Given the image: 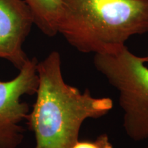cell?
<instances>
[{"instance_id": "obj_1", "label": "cell", "mask_w": 148, "mask_h": 148, "mask_svg": "<svg viewBox=\"0 0 148 148\" xmlns=\"http://www.w3.org/2000/svg\"><path fill=\"white\" fill-rule=\"evenodd\" d=\"M60 55L53 51L37 63L36 99L26 118L35 148H71L84 121L106 115L113 108L109 97H93L64 81Z\"/></svg>"}, {"instance_id": "obj_2", "label": "cell", "mask_w": 148, "mask_h": 148, "mask_svg": "<svg viewBox=\"0 0 148 148\" xmlns=\"http://www.w3.org/2000/svg\"><path fill=\"white\" fill-rule=\"evenodd\" d=\"M58 33L82 53H110L148 32V0H61Z\"/></svg>"}, {"instance_id": "obj_8", "label": "cell", "mask_w": 148, "mask_h": 148, "mask_svg": "<svg viewBox=\"0 0 148 148\" xmlns=\"http://www.w3.org/2000/svg\"><path fill=\"white\" fill-rule=\"evenodd\" d=\"M144 61H145V62H148V54L145 57H143Z\"/></svg>"}, {"instance_id": "obj_4", "label": "cell", "mask_w": 148, "mask_h": 148, "mask_svg": "<svg viewBox=\"0 0 148 148\" xmlns=\"http://www.w3.org/2000/svg\"><path fill=\"white\" fill-rule=\"evenodd\" d=\"M37 63L36 58H29L14 78L0 80V148H16L23 141L24 130L20 123L26 120L29 107L21 97L36 94Z\"/></svg>"}, {"instance_id": "obj_9", "label": "cell", "mask_w": 148, "mask_h": 148, "mask_svg": "<svg viewBox=\"0 0 148 148\" xmlns=\"http://www.w3.org/2000/svg\"><path fill=\"white\" fill-rule=\"evenodd\" d=\"M147 140H148V139H147ZM145 148H148V145H147V147H145Z\"/></svg>"}, {"instance_id": "obj_5", "label": "cell", "mask_w": 148, "mask_h": 148, "mask_svg": "<svg viewBox=\"0 0 148 148\" xmlns=\"http://www.w3.org/2000/svg\"><path fill=\"white\" fill-rule=\"evenodd\" d=\"M34 24L23 0H0V58L19 70L29 58L23 45Z\"/></svg>"}, {"instance_id": "obj_7", "label": "cell", "mask_w": 148, "mask_h": 148, "mask_svg": "<svg viewBox=\"0 0 148 148\" xmlns=\"http://www.w3.org/2000/svg\"><path fill=\"white\" fill-rule=\"evenodd\" d=\"M71 148H113L108 135L102 134L94 140H78Z\"/></svg>"}, {"instance_id": "obj_6", "label": "cell", "mask_w": 148, "mask_h": 148, "mask_svg": "<svg viewBox=\"0 0 148 148\" xmlns=\"http://www.w3.org/2000/svg\"><path fill=\"white\" fill-rule=\"evenodd\" d=\"M32 12L34 24L44 34L54 36L58 34L62 14L61 0H23Z\"/></svg>"}, {"instance_id": "obj_3", "label": "cell", "mask_w": 148, "mask_h": 148, "mask_svg": "<svg viewBox=\"0 0 148 148\" xmlns=\"http://www.w3.org/2000/svg\"><path fill=\"white\" fill-rule=\"evenodd\" d=\"M143 57L124 46L110 53H95L93 64L119 93L123 128L135 141L148 139V67Z\"/></svg>"}]
</instances>
